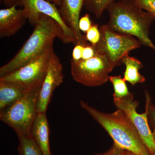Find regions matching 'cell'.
Returning a JSON list of instances; mask_svg holds the SVG:
<instances>
[{"instance_id":"10","label":"cell","mask_w":155,"mask_h":155,"mask_svg":"<svg viewBox=\"0 0 155 155\" xmlns=\"http://www.w3.org/2000/svg\"><path fill=\"white\" fill-rule=\"evenodd\" d=\"M64 79L63 68L60 59L53 52L47 74L42 84L37 102L38 113L46 114L54 91Z\"/></svg>"},{"instance_id":"3","label":"cell","mask_w":155,"mask_h":155,"mask_svg":"<svg viewBox=\"0 0 155 155\" xmlns=\"http://www.w3.org/2000/svg\"><path fill=\"white\" fill-rule=\"evenodd\" d=\"M107 10L109 20L107 25L109 28L134 37L142 45L155 51V45L149 36L150 27L154 19L150 14L136 7L130 0L116 1Z\"/></svg>"},{"instance_id":"21","label":"cell","mask_w":155,"mask_h":155,"mask_svg":"<svg viewBox=\"0 0 155 155\" xmlns=\"http://www.w3.org/2000/svg\"><path fill=\"white\" fill-rule=\"evenodd\" d=\"M85 37L87 41L94 46L99 42L101 38V32L97 24L95 23L92 24L87 32Z\"/></svg>"},{"instance_id":"11","label":"cell","mask_w":155,"mask_h":155,"mask_svg":"<svg viewBox=\"0 0 155 155\" xmlns=\"http://www.w3.org/2000/svg\"><path fill=\"white\" fill-rule=\"evenodd\" d=\"M84 0H62L60 11L65 23L73 31L77 40V45L84 46L89 44L85 35L81 33L79 28L80 14Z\"/></svg>"},{"instance_id":"22","label":"cell","mask_w":155,"mask_h":155,"mask_svg":"<svg viewBox=\"0 0 155 155\" xmlns=\"http://www.w3.org/2000/svg\"><path fill=\"white\" fill-rule=\"evenodd\" d=\"M78 25L81 31L86 33L92 25L90 15L88 14H86L81 17L79 19Z\"/></svg>"},{"instance_id":"2","label":"cell","mask_w":155,"mask_h":155,"mask_svg":"<svg viewBox=\"0 0 155 155\" xmlns=\"http://www.w3.org/2000/svg\"><path fill=\"white\" fill-rule=\"evenodd\" d=\"M80 104L107 132L116 145L137 155H151L137 130L122 110L118 109L109 114L98 110L82 101H80Z\"/></svg>"},{"instance_id":"9","label":"cell","mask_w":155,"mask_h":155,"mask_svg":"<svg viewBox=\"0 0 155 155\" xmlns=\"http://www.w3.org/2000/svg\"><path fill=\"white\" fill-rule=\"evenodd\" d=\"M19 4L23 7L24 15L31 25L35 26L40 14L47 15L61 26L66 39V44L72 43L77 45L75 34L64 22L55 4L46 0H19Z\"/></svg>"},{"instance_id":"24","label":"cell","mask_w":155,"mask_h":155,"mask_svg":"<svg viewBox=\"0 0 155 155\" xmlns=\"http://www.w3.org/2000/svg\"><path fill=\"white\" fill-rule=\"evenodd\" d=\"M84 46L80 45H75L72 53V60L75 61H80L82 59V52Z\"/></svg>"},{"instance_id":"17","label":"cell","mask_w":155,"mask_h":155,"mask_svg":"<svg viewBox=\"0 0 155 155\" xmlns=\"http://www.w3.org/2000/svg\"><path fill=\"white\" fill-rule=\"evenodd\" d=\"M109 80L113 84L114 89V98H122L128 96L132 94L129 91L124 78L121 75L110 76Z\"/></svg>"},{"instance_id":"15","label":"cell","mask_w":155,"mask_h":155,"mask_svg":"<svg viewBox=\"0 0 155 155\" xmlns=\"http://www.w3.org/2000/svg\"><path fill=\"white\" fill-rule=\"evenodd\" d=\"M128 55L122 60V64L125 67L123 78L133 86L137 84L144 83L146 81L145 78L139 72L140 69L143 67V65L137 58Z\"/></svg>"},{"instance_id":"4","label":"cell","mask_w":155,"mask_h":155,"mask_svg":"<svg viewBox=\"0 0 155 155\" xmlns=\"http://www.w3.org/2000/svg\"><path fill=\"white\" fill-rule=\"evenodd\" d=\"M40 88L29 89L11 105L0 110V120L13 128L17 135L31 134L38 112L37 102Z\"/></svg>"},{"instance_id":"5","label":"cell","mask_w":155,"mask_h":155,"mask_svg":"<svg viewBox=\"0 0 155 155\" xmlns=\"http://www.w3.org/2000/svg\"><path fill=\"white\" fill-rule=\"evenodd\" d=\"M100 31L101 38L95 46L97 53L105 57L114 67L122 64L125 56L142 45L134 37L114 31L107 25L101 26Z\"/></svg>"},{"instance_id":"29","label":"cell","mask_w":155,"mask_h":155,"mask_svg":"<svg viewBox=\"0 0 155 155\" xmlns=\"http://www.w3.org/2000/svg\"><path fill=\"white\" fill-rule=\"evenodd\" d=\"M137 155L133 153H131V155Z\"/></svg>"},{"instance_id":"1","label":"cell","mask_w":155,"mask_h":155,"mask_svg":"<svg viewBox=\"0 0 155 155\" xmlns=\"http://www.w3.org/2000/svg\"><path fill=\"white\" fill-rule=\"evenodd\" d=\"M57 38L66 44L64 31L58 22L47 15L40 14L29 38L14 58L0 68V78L21 68L44 52L53 45Z\"/></svg>"},{"instance_id":"6","label":"cell","mask_w":155,"mask_h":155,"mask_svg":"<svg viewBox=\"0 0 155 155\" xmlns=\"http://www.w3.org/2000/svg\"><path fill=\"white\" fill-rule=\"evenodd\" d=\"M54 51L53 45L26 65L0 78V81L16 84L26 90L40 88Z\"/></svg>"},{"instance_id":"16","label":"cell","mask_w":155,"mask_h":155,"mask_svg":"<svg viewBox=\"0 0 155 155\" xmlns=\"http://www.w3.org/2000/svg\"><path fill=\"white\" fill-rule=\"evenodd\" d=\"M17 136L19 142L18 155H43L31 134Z\"/></svg>"},{"instance_id":"25","label":"cell","mask_w":155,"mask_h":155,"mask_svg":"<svg viewBox=\"0 0 155 155\" xmlns=\"http://www.w3.org/2000/svg\"><path fill=\"white\" fill-rule=\"evenodd\" d=\"M125 150L119 147L114 143L110 149L107 152L101 154V155H124Z\"/></svg>"},{"instance_id":"30","label":"cell","mask_w":155,"mask_h":155,"mask_svg":"<svg viewBox=\"0 0 155 155\" xmlns=\"http://www.w3.org/2000/svg\"><path fill=\"white\" fill-rule=\"evenodd\" d=\"M94 155H101V154H96Z\"/></svg>"},{"instance_id":"12","label":"cell","mask_w":155,"mask_h":155,"mask_svg":"<svg viewBox=\"0 0 155 155\" xmlns=\"http://www.w3.org/2000/svg\"><path fill=\"white\" fill-rule=\"evenodd\" d=\"M17 5L0 10V37H10L17 33L26 22L22 9Z\"/></svg>"},{"instance_id":"18","label":"cell","mask_w":155,"mask_h":155,"mask_svg":"<svg viewBox=\"0 0 155 155\" xmlns=\"http://www.w3.org/2000/svg\"><path fill=\"white\" fill-rule=\"evenodd\" d=\"M117 1L118 0H84V5L89 11L99 18L112 3Z\"/></svg>"},{"instance_id":"8","label":"cell","mask_w":155,"mask_h":155,"mask_svg":"<svg viewBox=\"0 0 155 155\" xmlns=\"http://www.w3.org/2000/svg\"><path fill=\"white\" fill-rule=\"evenodd\" d=\"M114 103L117 109L122 110L127 116L150 155L154 154L155 134L150 127L146 110L143 114L137 113L139 103L134 100L133 93L122 98H114Z\"/></svg>"},{"instance_id":"23","label":"cell","mask_w":155,"mask_h":155,"mask_svg":"<svg viewBox=\"0 0 155 155\" xmlns=\"http://www.w3.org/2000/svg\"><path fill=\"white\" fill-rule=\"evenodd\" d=\"M97 54V53L95 46L91 44H89L87 45L84 46L81 60L90 59L94 57Z\"/></svg>"},{"instance_id":"20","label":"cell","mask_w":155,"mask_h":155,"mask_svg":"<svg viewBox=\"0 0 155 155\" xmlns=\"http://www.w3.org/2000/svg\"><path fill=\"white\" fill-rule=\"evenodd\" d=\"M136 7L147 11L155 19V0H130Z\"/></svg>"},{"instance_id":"7","label":"cell","mask_w":155,"mask_h":155,"mask_svg":"<svg viewBox=\"0 0 155 155\" xmlns=\"http://www.w3.org/2000/svg\"><path fill=\"white\" fill-rule=\"evenodd\" d=\"M114 68L105 57L98 54L87 60H71L73 79L86 86H99L107 83Z\"/></svg>"},{"instance_id":"13","label":"cell","mask_w":155,"mask_h":155,"mask_svg":"<svg viewBox=\"0 0 155 155\" xmlns=\"http://www.w3.org/2000/svg\"><path fill=\"white\" fill-rule=\"evenodd\" d=\"M31 135L43 155H51L49 143V128L46 114L38 113L32 127Z\"/></svg>"},{"instance_id":"27","label":"cell","mask_w":155,"mask_h":155,"mask_svg":"<svg viewBox=\"0 0 155 155\" xmlns=\"http://www.w3.org/2000/svg\"><path fill=\"white\" fill-rule=\"evenodd\" d=\"M55 4L56 5L61 6L62 0H46Z\"/></svg>"},{"instance_id":"31","label":"cell","mask_w":155,"mask_h":155,"mask_svg":"<svg viewBox=\"0 0 155 155\" xmlns=\"http://www.w3.org/2000/svg\"><path fill=\"white\" fill-rule=\"evenodd\" d=\"M153 155H155V153L154 154H153Z\"/></svg>"},{"instance_id":"19","label":"cell","mask_w":155,"mask_h":155,"mask_svg":"<svg viewBox=\"0 0 155 155\" xmlns=\"http://www.w3.org/2000/svg\"><path fill=\"white\" fill-rule=\"evenodd\" d=\"M145 110L147 113L148 120L151 129L155 134V105L152 102L150 96L147 91H146Z\"/></svg>"},{"instance_id":"28","label":"cell","mask_w":155,"mask_h":155,"mask_svg":"<svg viewBox=\"0 0 155 155\" xmlns=\"http://www.w3.org/2000/svg\"><path fill=\"white\" fill-rule=\"evenodd\" d=\"M131 155V152H130L127 151L125 150V154L124 155Z\"/></svg>"},{"instance_id":"14","label":"cell","mask_w":155,"mask_h":155,"mask_svg":"<svg viewBox=\"0 0 155 155\" xmlns=\"http://www.w3.org/2000/svg\"><path fill=\"white\" fill-rule=\"evenodd\" d=\"M27 90L16 84L0 81V110L15 102Z\"/></svg>"},{"instance_id":"26","label":"cell","mask_w":155,"mask_h":155,"mask_svg":"<svg viewBox=\"0 0 155 155\" xmlns=\"http://www.w3.org/2000/svg\"><path fill=\"white\" fill-rule=\"evenodd\" d=\"M5 4L9 7H12L14 5H17L19 4V0H3Z\"/></svg>"}]
</instances>
